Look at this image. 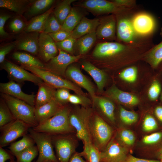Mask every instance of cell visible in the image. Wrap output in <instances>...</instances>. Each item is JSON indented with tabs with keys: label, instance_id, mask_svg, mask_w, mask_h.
Here are the masks:
<instances>
[{
	"label": "cell",
	"instance_id": "cell-22",
	"mask_svg": "<svg viewBox=\"0 0 162 162\" xmlns=\"http://www.w3.org/2000/svg\"><path fill=\"white\" fill-rule=\"evenodd\" d=\"M100 18L89 19L83 16L72 32V37L77 39L96 29L100 23Z\"/></svg>",
	"mask_w": 162,
	"mask_h": 162
},
{
	"label": "cell",
	"instance_id": "cell-49",
	"mask_svg": "<svg viewBox=\"0 0 162 162\" xmlns=\"http://www.w3.org/2000/svg\"><path fill=\"white\" fill-rule=\"evenodd\" d=\"M162 138V133L156 132L145 136L142 139V142L146 144H153L159 142Z\"/></svg>",
	"mask_w": 162,
	"mask_h": 162
},
{
	"label": "cell",
	"instance_id": "cell-47",
	"mask_svg": "<svg viewBox=\"0 0 162 162\" xmlns=\"http://www.w3.org/2000/svg\"><path fill=\"white\" fill-rule=\"evenodd\" d=\"M26 25L23 19L20 16L14 18L10 22L9 28L14 32H18L25 28Z\"/></svg>",
	"mask_w": 162,
	"mask_h": 162
},
{
	"label": "cell",
	"instance_id": "cell-10",
	"mask_svg": "<svg viewBox=\"0 0 162 162\" xmlns=\"http://www.w3.org/2000/svg\"><path fill=\"white\" fill-rule=\"evenodd\" d=\"M31 127L23 121L16 119L0 128V147H3L23 136Z\"/></svg>",
	"mask_w": 162,
	"mask_h": 162
},
{
	"label": "cell",
	"instance_id": "cell-21",
	"mask_svg": "<svg viewBox=\"0 0 162 162\" xmlns=\"http://www.w3.org/2000/svg\"><path fill=\"white\" fill-rule=\"evenodd\" d=\"M107 95L112 99L122 104L130 106L138 104L139 100L135 95L122 91L113 86L106 92Z\"/></svg>",
	"mask_w": 162,
	"mask_h": 162
},
{
	"label": "cell",
	"instance_id": "cell-9",
	"mask_svg": "<svg viewBox=\"0 0 162 162\" xmlns=\"http://www.w3.org/2000/svg\"><path fill=\"white\" fill-rule=\"evenodd\" d=\"M131 20L135 33L139 38H148L155 30V20L148 13L144 12L134 13L131 16Z\"/></svg>",
	"mask_w": 162,
	"mask_h": 162
},
{
	"label": "cell",
	"instance_id": "cell-46",
	"mask_svg": "<svg viewBox=\"0 0 162 162\" xmlns=\"http://www.w3.org/2000/svg\"><path fill=\"white\" fill-rule=\"evenodd\" d=\"M158 128L157 122L153 116L147 115L145 117L142 123V129L144 131L148 132L153 131Z\"/></svg>",
	"mask_w": 162,
	"mask_h": 162
},
{
	"label": "cell",
	"instance_id": "cell-2",
	"mask_svg": "<svg viewBox=\"0 0 162 162\" xmlns=\"http://www.w3.org/2000/svg\"><path fill=\"white\" fill-rule=\"evenodd\" d=\"M93 112L91 108L82 106L71 110L70 113V124L75 130L78 139L81 140L83 143H92L89 124Z\"/></svg>",
	"mask_w": 162,
	"mask_h": 162
},
{
	"label": "cell",
	"instance_id": "cell-51",
	"mask_svg": "<svg viewBox=\"0 0 162 162\" xmlns=\"http://www.w3.org/2000/svg\"><path fill=\"white\" fill-rule=\"evenodd\" d=\"M118 6L126 8L135 9L136 5L134 0H114L112 1Z\"/></svg>",
	"mask_w": 162,
	"mask_h": 162
},
{
	"label": "cell",
	"instance_id": "cell-60",
	"mask_svg": "<svg viewBox=\"0 0 162 162\" xmlns=\"http://www.w3.org/2000/svg\"><path fill=\"white\" fill-rule=\"evenodd\" d=\"M46 162H52V161H46Z\"/></svg>",
	"mask_w": 162,
	"mask_h": 162
},
{
	"label": "cell",
	"instance_id": "cell-27",
	"mask_svg": "<svg viewBox=\"0 0 162 162\" xmlns=\"http://www.w3.org/2000/svg\"><path fill=\"white\" fill-rule=\"evenodd\" d=\"M160 35L162 38L161 41L154 45L145 55V60L154 68L158 67L162 62V27Z\"/></svg>",
	"mask_w": 162,
	"mask_h": 162
},
{
	"label": "cell",
	"instance_id": "cell-23",
	"mask_svg": "<svg viewBox=\"0 0 162 162\" xmlns=\"http://www.w3.org/2000/svg\"><path fill=\"white\" fill-rule=\"evenodd\" d=\"M81 67L93 79L97 84L98 91L102 92L106 80V76L104 72L89 62H83Z\"/></svg>",
	"mask_w": 162,
	"mask_h": 162
},
{
	"label": "cell",
	"instance_id": "cell-43",
	"mask_svg": "<svg viewBox=\"0 0 162 162\" xmlns=\"http://www.w3.org/2000/svg\"><path fill=\"white\" fill-rule=\"evenodd\" d=\"M69 89L65 88H58L55 93V98L59 104L62 105L68 102L70 95Z\"/></svg>",
	"mask_w": 162,
	"mask_h": 162
},
{
	"label": "cell",
	"instance_id": "cell-12",
	"mask_svg": "<svg viewBox=\"0 0 162 162\" xmlns=\"http://www.w3.org/2000/svg\"><path fill=\"white\" fill-rule=\"evenodd\" d=\"M78 6L87 9L95 15L111 14L126 9L116 5L113 2L105 0H87L75 4Z\"/></svg>",
	"mask_w": 162,
	"mask_h": 162
},
{
	"label": "cell",
	"instance_id": "cell-7",
	"mask_svg": "<svg viewBox=\"0 0 162 162\" xmlns=\"http://www.w3.org/2000/svg\"><path fill=\"white\" fill-rule=\"evenodd\" d=\"M25 69L41 78L45 83L54 88H65L74 91L77 94L85 95L80 88L71 82L62 78L50 71L34 67L21 65Z\"/></svg>",
	"mask_w": 162,
	"mask_h": 162
},
{
	"label": "cell",
	"instance_id": "cell-17",
	"mask_svg": "<svg viewBox=\"0 0 162 162\" xmlns=\"http://www.w3.org/2000/svg\"><path fill=\"white\" fill-rule=\"evenodd\" d=\"M65 75L77 86L87 90L93 99L96 96L92 84L77 67L70 65L65 71Z\"/></svg>",
	"mask_w": 162,
	"mask_h": 162
},
{
	"label": "cell",
	"instance_id": "cell-31",
	"mask_svg": "<svg viewBox=\"0 0 162 162\" xmlns=\"http://www.w3.org/2000/svg\"><path fill=\"white\" fill-rule=\"evenodd\" d=\"M29 2L26 0H0V7L21 15L28 10Z\"/></svg>",
	"mask_w": 162,
	"mask_h": 162
},
{
	"label": "cell",
	"instance_id": "cell-40",
	"mask_svg": "<svg viewBox=\"0 0 162 162\" xmlns=\"http://www.w3.org/2000/svg\"><path fill=\"white\" fill-rule=\"evenodd\" d=\"M137 69L135 66H131L126 68L119 74V76L122 80L128 82L133 83L136 80Z\"/></svg>",
	"mask_w": 162,
	"mask_h": 162
},
{
	"label": "cell",
	"instance_id": "cell-38",
	"mask_svg": "<svg viewBox=\"0 0 162 162\" xmlns=\"http://www.w3.org/2000/svg\"><path fill=\"white\" fill-rule=\"evenodd\" d=\"M61 27L52 12L46 22L43 32L48 34L54 33L61 30Z\"/></svg>",
	"mask_w": 162,
	"mask_h": 162
},
{
	"label": "cell",
	"instance_id": "cell-29",
	"mask_svg": "<svg viewBox=\"0 0 162 162\" xmlns=\"http://www.w3.org/2000/svg\"><path fill=\"white\" fill-rule=\"evenodd\" d=\"M12 57L22 65L45 69V64L36 58L26 53L15 52L13 53Z\"/></svg>",
	"mask_w": 162,
	"mask_h": 162
},
{
	"label": "cell",
	"instance_id": "cell-32",
	"mask_svg": "<svg viewBox=\"0 0 162 162\" xmlns=\"http://www.w3.org/2000/svg\"><path fill=\"white\" fill-rule=\"evenodd\" d=\"M53 0H38L35 1L28 8L26 15L31 17L41 14L49 10L54 2Z\"/></svg>",
	"mask_w": 162,
	"mask_h": 162
},
{
	"label": "cell",
	"instance_id": "cell-42",
	"mask_svg": "<svg viewBox=\"0 0 162 162\" xmlns=\"http://www.w3.org/2000/svg\"><path fill=\"white\" fill-rule=\"evenodd\" d=\"M68 102L74 104L80 105L84 107H88L91 104L90 100L85 96L77 94H71Z\"/></svg>",
	"mask_w": 162,
	"mask_h": 162
},
{
	"label": "cell",
	"instance_id": "cell-58",
	"mask_svg": "<svg viewBox=\"0 0 162 162\" xmlns=\"http://www.w3.org/2000/svg\"><path fill=\"white\" fill-rule=\"evenodd\" d=\"M9 162H17L16 161H15L14 159L13 158L11 160H10Z\"/></svg>",
	"mask_w": 162,
	"mask_h": 162
},
{
	"label": "cell",
	"instance_id": "cell-56",
	"mask_svg": "<svg viewBox=\"0 0 162 162\" xmlns=\"http://www.w3.org/2000/svg\"><path fill=\"white\" fill-rule=\"evenodd\" d=\"M154 113L158 118L162 122V106H157L155 109Z\"/></svg>",
	"mask_w": 162,
	"mask_h": 162
},
{
	"label": "cell",
	"instance_id": "cell-3",
	"mask_svg": "<svg viewBox=\"0 0 162 162\" xmlns=\"http://www.w3.org/2000/svg\"><path fill=\"white\" fill-rule=\"evenodd\" d=\"M89 130L92 143L100 152L102 151L112 139V128L99 115L93 112Z\"/></svg>",
	"mask_w": 162,
	"mask_h": 162
},
{
	"label": "cell",
	"instance_id": "cell-13",
	"mask_svg": "<svg viewBox=\"0 0 162 162\" xmlns=\"http://www.w3.org/2000/svg\"><path fill=\"white\" fill-rule=\"evenodd\" d=\"M2 67L8 73L12 81L20 83L29 81L38 85L43 82L42 80L33 73L27 71L21 66L20 67L9 61H4Z\"/></svg>",
	"mask_w": 162,
	"mask_h": 162
},
{
	"label": "cell",
	"instance_id": "cell-16",
	"mask_svg": "<svg viewBox=\"0 0 162 162\" xmlns=\"http://www.w3.org/2000/svg\"><path fill=\"white\" fill-rule=\"evenodd\" d=\"M38 54L41 59L48 62L58 54L56 42L47 33H40L38 38Z\"/></svg>",
	"mask_w": 162,
	"mask_h": 162
},
{
	"label": "cell",
	"instance_id": "cell-4",
	"mask_svg": "<svg viewBox=\"0 0 162 162\" xmlns=\"http://www.w3.org/2000/svg\"><path fill=\"white\" fill-rule=\"evenodd\" d=\"M1 95L16 119L23 121L31 128L38 125L34 115V106L9 95L1 93Z\"/></svg>",
	"mask_w": 162,
	"mask_h": 162
},
{
	"label": "cell",
	"instance_id": "cell-5",
	"mask_svg": "<svg viewBox=\"0 0 162 162\" xmlns=\"http://www.w3.org/2000/svg\"><path fill=\"white\" fill-rule=\"evenodd\" d=\"M134 10V9L123 10L114 14L116 21L117 41L131 43L142 38L137 36L132 24L131 17Z\"/></svg>",
	"mask_w": 162,
	"mask_h": 162
},
{
	"label": "cell",
	"instance_id": "cell-1",
	"mask_svg": "<svg viewBox=\"0 0 162 162\" xmlns=\"http://www.w3.org/2000/svg\"><path fill=\"white\" fill-rule=\"evenodd\" d=\"M71 109L63 106L52 117L32 129L34 131L48 134L52 135L75 133V131L69 122V115Z\"/></svg>",
	"mask_w": 162,
	"mask_h": 162
},
{
	"label": "cell",
	"instance_id": "cell-6",
	"mask_svg": "<svg viewBox=\"0 0 162 162\" xmlns=\"http://www.w3.org/2000/svg\"><path fill=\"white\" fill-rule=\"evenodd\" d=\"M74 133L52 135V142L59 162H68L76 152L78 139Z\"/></svg>",
	"mask_w": 162,
	"mask_h": 162
},
{
	"label": "cell",
	"instance_id": "cell-59",
	"mask_svg": "<svg viewBox=\"0 0 162 162\" xmlns=\"http://www.w3.org/2000/svg\"><path fill=\"white\" fill-rule=\"evenodd\" d=\"M161 100L162 101V93L161 95Z\"/></svg>",
	"mask_w": 162,
	"mask_h": 162
},
{
	"label": "cell",
	"instance_id": "cell-37",
	"mask_svg": "<svg viewBox=\"0 0 162 162\" xmlns=\"http://www.w3.org/2000/svg\"><path fill=\"white\" fill-rule=\"evenodd\" d=\"M38 154L37 146H33L16 154L17 162H31Z\"/></svg>",
	"mask_w": 162,
	"mask_h": 162
},
{
	"label": "cell",
	"instance_id": "cell-41",
	"mask_svg": "<svg viewBox=\"0 0 162 162\" xmlns=\"http://www.w3.org/2000/svg\"><path fill=\"white\" fill-rule=\"evenodd\" d=\"M72 37L69 38L63 41L56 42L58 50L63 51L68 53L73 54L74 51V47L76 41Z\"/></svg>",
	"mask_w": 162,
	"mask_h": 162
},
{
	"label": "cell",
	"instance_id": "cell-33",
	"mask_svg": "<svg viewBox=\"0 0 162 162\" xmlns=\"http://www.w3.org/2000/svg\"><path fill=\"white\" fill-rule=\"evenodd\" d=\"M76 0H64L59 3L52 13L59 23L62 26L69 14L72 7L71 4Z\"/></svg>",
	"mask_w": 162,
	"mask_h": 162
},
{
	"label": "cell",
	"instance_id": "cell-24",
	"mask_svg": "<svg viewBox=\"0 0 162 162\" xmlns=\"http://www.w3.org/2000/svg\"><path fill=\"white\" fill-rule=\"evenodd\" d=\"M35 98L34 107L38 108L55 98L54 88L44 81L39 84Z\"/></svg>",
	"mask_w": 162,
	"mask_h": 162
},
{
	"label": "cell",
	"instance_id": "cell-18",
	"mask_svg": "<svg viewBox=\"0 0 162 162\" xmlns=\"http://www.w3.org/2000/svg\"><path fill=\"white\" fill-rule=\"evenodd\" d=\"M0 90L1 93L23 100L34 106L36 95L28 94L24 93L21 89V85L15 81L11 80L6 83H0Z\"/></svg>",
	"mask_w": 162,
	"mask_h": 162
},
{
	"label": "cell",
	"instance_id": "cell-45",
	"mask_svg": "<svg viewBox=\"0 0 162 162\" xmlns=\"http://www.w3.org/2000/svg\"><path fill=\"white\" fill-rule=\"evenodd\" d=\"M119 136L121 140L125 144L131 146L135 140V137L133 132L130 130L124 129L119 133Z\"/></svg>",
	"mask_w": 162,
	"mask_h": 162
},
{
	"label": "cell",
	"instance_id": "cell-36",
	"mask_svg": "<svg viewBox=\"0 0 162 162\" xmlns=\"http://www.w3.org/2000/svg\"><path fill=\"white\" fill-rule=\"evenodd\" d=\"M16 119L4 100L0 103V128Z\"/></svg>",
	"mask_w": 162,
	"mask_h": 162
},
{
	"label": "cell",
	"instance_id": "cell-15",
	"mask_svg": "<svg viewBox=\"0 0 162 162\" xmlns=\"http://www.w3.org/2000/svg\"><path fill=\"white\" fill-rule=\"evenodd\" d=\"M96 32L97 39L117 41L116 21L115 15L111 14L100 18Z\"/></svg>",
	"mask_w": 162,
	"mask_h": 162
},
{
	"label": "cell",
	"instance_id": "cell-35",
	"mask_svg": "<svg viewBox=\"0 0 162 162\" xmlns=\"http://www.w3.org/2000/svg\"><path fill=\"white\" fill-rule=\"evenodd\" d=\"M83 151L79 153L87 162H100V152L91 142L83 143Z\"/></svg>",
	"mask_w": 162,
	"mask_h": 162
},
{
	"label": "cell",
	"instance_id": "cell-57",
	"mask_svg": "<svg viewBox=\"0 0 162 162\" xmlns=\"http://www.w3.org/2000/svg\"><path fill=\"white\" fill-rule=\"evenodd\" d=\"M159 157L160 160V162H162V148L159 151Z\"/></svg>",
	"mask_w": 162,
	"mask_h": 162
},
{
	"label": "cell",
	"instance_id": "cell-55",
	"mask_svg": "<svg viewBox=\"0 0 162 162\" xmlns=\"http://www.w3.org/2000/svg\"><path fill=\"white\" fill-rule=\"evenodd\" d=\"M68 162H87L83 159L79 153L76 152L71 156Z\"/></svg>",
	"mask_w": 162,
	"mask_h": 162
},
{
	"label": "cell",
	"instance_id": "cell-52",
	"mask_svg": "<svg viewBox=\"0 0 162 162\" xmlns=\"http://www.w3.org/2000/svg\"><path fill=\"white\" fill-rule=\"evenodd\" d=\"M11 16L9 14H1L0 16V35L1 37H6L8 34L5 31L4 27L6 21L11 17Z\"/></svg>",
	"mask_w": 162,
	"mask_h": 162
},
{
	"label": "cell",
	"instance_id": "cell-54",
	"mask_svg": "<svg viewBox=\"0 0 162 162\" xmlns=\"http://www.w3.org/2000/svg\"><path fill=\"white\" fill-rule=\"evenodd\" d=\"M0 147V162H5L8 160H11L13 157L3 148Z\"/></svg>",
	"mask_w": 162,
	"mask_h": 162
},
{
	"label": "cell",
	"instance_id": "cell-28",
	"mask_svg": "<svg viewBox=\"0 0 162 162\" xmlns=\"http://www.w3.org/2000/svg\"><path fill=\"white\" fill-rule=\"evenodd\" d=\"M52 8L44 13L33 18L25 29L26 33L43 32L46 22L50 14L53 12Z\"/></svg>",
	"mask_w": 162,
	"mask_h": 162
},
{
	"label": "cell",
	"instance_id": "cell-34",
	"mask_svg": "<svg viewBox=\"0 0 162 162\" xmlns=\"http://www.w3.org/2000/svg\"><path fill=\"white\" fill-rule=\"evenodd\" d=\"M35 143L29 134H26L20 140L11 144L9 148L14 156L24 150L34 145Z\"/></svg>",
	"mask_w": 162,
	"mask_h": 162
},
{
	"label": "cell",
	"instance_id": "cell-48",
	"mask_svg": "<svg viewBox=\"0 0 162 162\" xmlns=\"http://www.w3.org/2000/svg\"><path fill=\"white\" fill-rule=\"evenodd\" d=\"M49 34L55 42H61L72 37V32L62 30Z\"/></svg>",
	"mask_w": 162,
	"mask_h": 162
},
{
	"label": "cell",
	"instance_id": "cell-25",
	"mask_svg": "<svg viewBox=\"0 0 162 162\" xmlns=\"http://www.w3.org/2000/svg\"><path fill=\"white\" fill-rule=\"evenodd\" d=\"M93 100L97 108L111 123L115 124V107L113 103L110 100L104 97L95 96Z\"/></svg>",
	"mask_w": 162,
	"mask_h": 162
},
{
	"label": "cell",
	"instance_id": "cell-50",
	"mask_svg": "<svg viewBox=\"0 0 162 162\" xmlns=\"http://www.w3.org/2000/svg\"><path fill=\"white\" fill-rule=\"evenodd\" d=\"M17 42H13L1 47L0 49V63L4 61L5 57L16 45Z\"/></svg>",
	"mask_w": 162,
	"mask_h": 162
},
{
	"label": "cell",
	"instance_id": "cell-30",
	"mask_svg": "<svg viewBox=\"0 0 162 162\" xmlns=\"http://www.w3.org/2000/svg\"><path fill=\"white\" fill-rule=\"evenodd\" d=\"M83 16L78 9L72 7L69 14L62 25L61 30L72 32Z\"/></svg>",
	"mask_w": 162,
	"mask_h": 162
},
{
	"label": "cell",
	"instance_id": "cell-20",
	"mask_svg": "<svg viewBox=\"0 0 162 162\" xmlns=\"http://www.w3.org/2000/svg\"><path fill=\"white\" fill-rule=\"evenodd\" d=\"M39 32H28L17 42L16 46L18 50H24L36 55L38 53Z\"/></svg>",
	"mask_w": 162,
	"mask_h": 162
},
{
	"label": "cell",
	"instance_id": "cell-44",
	"mask_svg": "<svg viewBox=\"0 0 162 162\" xmlns=\"http://www.w3.org/2000/svg\"><path fill=\"white\" fill-rule=\"evenodd\" d=\"M161 90V86L159 82L157 80H154L148 91V96L149 99L153 101L157 100Z\"/></svg>",
	"mask_w": 162,
	"mask_h": 162
},
{
	"label": "cell",
	"instance_id": "cell-14",
	"mask_svg": "<svg viewBox=\"0 0 162 162\" xmlns=\"http://www.w3.org/2000/svg\"><path fill=\"white\" fill-rule=\"evenodd\" d=\"M127 152L117 140L112 138L100 152V162H124Z\"/></svg>",
	"mask_w": 162,
	"mask_h": 162
},
{
	"label": "cell",
	"instance_id": "cell-8",
	"mask_svg": "<svg viewBox=\"0 0 162 162\" xmlns=\"http://www.w3.org/2000/svg\"><path fill=\"white\" fill-rule=\"evenodd\" d=\"M28 132L38 151V157L35 162H59L54 151L52 135L35 131L32 128Z\"/></svg>",
	"mask_w": 162,
	"mask_h": 162
},
{
	"label": "cell",
	"instance_id": "cell-53",
	"mask_svg": "<svg viewBox=\"0 0 162 162\" xmlns=\"http://www.w3.org/2000/svg\"><path fill=\"white\" fill-rule=\"evenodd\" d=\"M124 162H160V160L141 159L130 155L127 156Z\"/></svg>",
	"mask_w": 162,
	"mask_h": 162
},
{
	"label": "cell",
	"instance_id": "cell-26",
	"mask_svg": "<svg viewBox=\"0 0 162 162\" xmlns=\"http://www.w3.org/2000/svg\"><path fill=\"white\" fill-rule=\"evenodd\" d=\"M97 39L96 30L87 34L76 40L74 50L76 49L79 55L86 54L92 48Z\"/></svg>",
	"mask_w": 162,
	"mask_h": 162
},
{
	"label": "cell",
	"instance_id": "cell-39",
	"mask_svg": "<svg viewBox=\"0 0 162 162\" xmlns=\"http://www.w3.org/2000/svg\"><path fill=\"white\" fill-rule=\"evenodd\" d=\"M119 117L122 122L128 125L135 122L138 118V115L135 112L127 110L122 106L119 109Z\"/></svg>",
	"mask_w": 162,
	"mask_h": 162
},
{
	"label": "cell",
	"instance_id": "cell-11",
	"mask_svg": "<svg viewBox=\"0 0 162 162\" xmlns=\"http://www.w3.org/2000/svg\"><path fill=\"white\" fill-rule=\"evenodd\" d=\"M58 55L45 65L44 69L58 75H65V71L70 65L78 61L83 56L82 55L72 56L60 50Z\"/></svg>",
	"mask_w": 162,
	"mask_h": 162
},
{
	"label": "cell",
	"instance_id": "cell-19",
	"mask_svg": "<svg viewBox=\"0 0 162 162\" xmlns=\"http://www.w3.org/2000/svg\"><path fill=\"white\" fill-rule=\"evenodd\" d=\"M63 106L54 98L44 105L35 108L34 115L38 125L54 115Z\"/></svg>",
	"mask_w": 162,
	"mask_h": 162
}]
</instances>
